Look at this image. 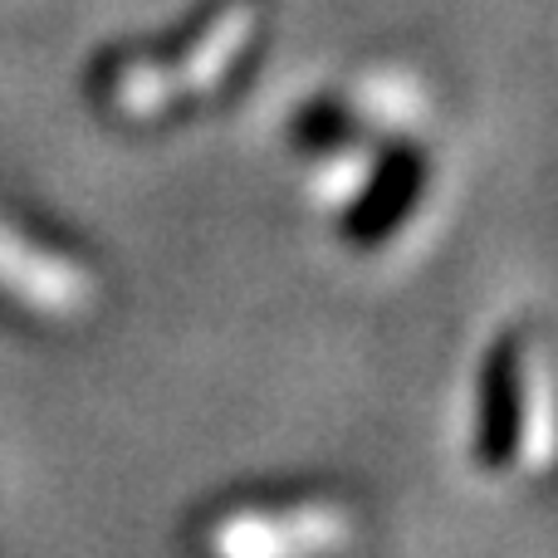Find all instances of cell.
Segmentation results:
<instances>
[{"instance_id": "cell-3", "label": "cell", "mask_w": 558, "mask_h": 558, "mask_svg": "<svg viewBox=\"0 0 558 558\" xmlns=\"http://www.w3.org/2000/svg\"><path fill=\"white\" fill-rule=\"evenodd\" d=\"M416 192H422V162H416L412 153L392 157V162L377 172V186L363 196V202H357L353 235H363V241H377V235H387L407 216V206L416 202Z\"/></svg>"}, {"instance_id": "cell-2", "label": "cell", "mask_w": 558, "mask_h": 558, "mask_svg": "<svg viewBox=\"0 0 558 558\" xmlns=\"http://www.w3.org/2000/svg\"><path fill=\"white\" fill-rule=\"evenodd\" d=\"M338 539V524L328 514H289V520H260L241 514L226 530H216V554L221 558H294L299 549H324Z\"/></svg>"}, {"instance_id": "cell-1", "label": "cell", "mask_w": 558, "mask_h": 558, "mask_svg": "<svg viewBox=\"0 0 558 558\" xmlns=\"http://www.w3.org/2000/svg\"><path fill=\"white\" fill-rule=\"evenodd\" d=\"M524 436V353L500 343L481 373V456L490 465L514 461Z\"/></svg>"}]
</instances>
